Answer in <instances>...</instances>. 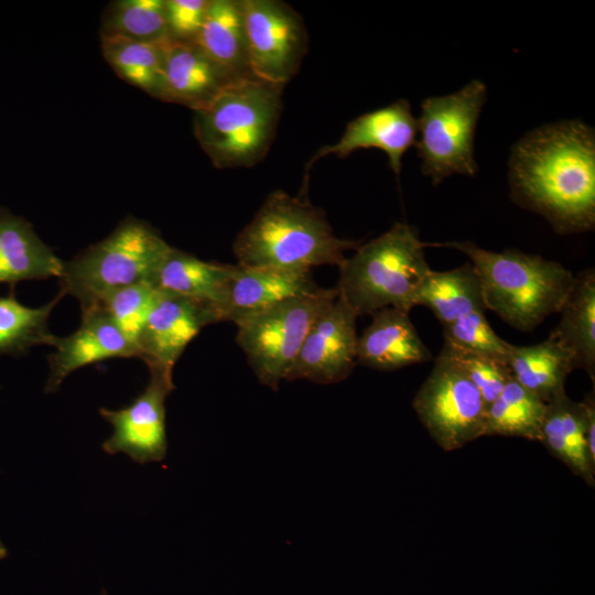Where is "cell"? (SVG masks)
Segmentation results:
<instances>
[{
  "mask_svg": "<svg viewBox=\"0 0 595 595\" xmlns=\"http://www.w3.org/2000/svg\"><path fill=\"white\" fill-rule=\"evenodd\" d=\"M586 411V443L588 454L593 463H595V397L594 390L586 394L583 400Z\"/></svg>",
  "mask_w": 595,
  "mask_h": 595,
  "instance_id": "34",
  "label": "cell"
},
{
  "mask_svg": "<svg viewBox=\"0 0 595 595\" xmlns=\"http://www.w3.org/2000/svg\"><path fill=\"white\" fill-rule=\"evenodd\" d=\"M510 197L559 235L595 226V131L577 119L534 128L511 148Z\"/></svg>",
  "mask_w": 595,
  "mask_h": 595,
  "instance_id": "1",
  "label": "cell"
},
{
  "mask_svg": "<svg viewBox=\"0 0 595 595\" xmlns=\"http://www.w3.org/2000/svg\"><path fill=\"white\" fill-rule=\"evenodd\" d=\"M165 15L174 42L193 43L205 21L209 0H164Z\"/></svg>",
  "mask_w": 595,
  "mask_h": 595,
  "instance_id": "33",
  "label": "cell"
},
{
  "mask_svg": "<svg viewBox=\"0 0 595 595\" xmlns=\"http://www.w3.org/2000/svg\"><path fill=\"white\" fill-rule=\"evenodd\" d=\"M424 246L413 227L394 224L379 237L360 244L338 267V295L358 316L386 307L409 313L415 306L418 289L432 270Z\"/></svg>",
  "mask_w": 595,
  "mask_h": 595,
  "instance_id": "5",
  "label": "cell"
},
{
  "mask_svg": "<svg viewBox=\"0 0 595 595\" xmlns=\"http://www.w3.org/2000/svg\"><path fill=\"white\" fill-rule=\"evenodd\" d=\"M486 99V84L473 79L457 91L421 102L414 145L421 171L433 185L455 174H477L475 132Z\"/></svg>",
  "mask_w": 595,
  "mask_h": 595,
  "instance_id": "7",
  "label": "cell"
},
{
  "mask_svg": "<svg viewBox=\"0 0 595 595\" xmlns=\"http://www.w3.org/2000/svg\"><path fill=\"white\" fill-rule=\"evenodd\" d=\"M158 293L150 282L142 281L108 292L93 306L101 307L137 347L139 335Z\"/></svg>",
  "mask_w": 595,
  "mask_h": 595,
  "instance_id": "30",
  "label": "cell"
},
{
  "mask_svg": "<svg viewBox=\"0 0 595 595\" xmlns=\"http://www.w3.org/2000/svg\"><path fill=\"white\" fill-rule=\"evenodd\" d=\"M558 325L550 335L573 355L575 367L595 381V271H580L561 309Z\"/></svg>",
  "mask_w": 595,
  "mask_h": 595,
  "instance_id": "22",
  "label": "cell"
},
{
  "mask_svg": "<svg viewBox=\"0 0 595 595\" xmlns=\"http://www.w3.org/2000/svg\"><path fill=\"white\" fill-rule=\"evenodd\" d=\"M172 43V42H171ZM167 44L101 34L102 54L119 77L161 99Z\"/></svg>",
  "mask_w": 595,
  "mask_h": 595,
  "instance_id": "26",
  "label": "cell"
},
{
  "mask_svg": "<svg viewBox=\"0 0 595 595\" xmlns=\"http://www.w3.org/2000/svg\"><path fill=\"white\" fill-rule=\"evenodd\" d=\"M337 295L336 288H321L235 322L236 343L260 383L275 390L286 378L315 317Z\"/></svg>",
  "mask_w": 595,
  "mask_h": 595,
  "instance_id": "8",
  "label": "cell"
},
{
  "mask_svg": "<svg viewBox=\"0 0 595 595\" xmlns=\"http://www.w3.org/2000/svg\"><path fill=\"white\" fill-rule=\"evenodd\" d=\"M321 290L311 270H290L229 264L218 304L217 323H235L242 316L264 310L286 299Z\"/></svg>",
  "mask_w": 595,
  "mask_h": 595,
  "instance_id": "14",
  "label": "cell"
},
{
  "mask_svg": "<svg viewBox=\"0 0 595 595\" xmlns=\"http://www.w3.org/2000/svg\"><path fill=\"white\" fill-rule=\"evenodd\" d=\"M440 355L458 367L478 388L486 407L512 378L507 360L444 342Z\"/></svg>",
  "mask_w": 595,
  "mask_h": 595,
  "instance_id": "31",
  "label": "cell"
},
{
  "mask_svg": "<svg viewBox=\"0 0 595 595\" xmlns=\"http://www.w3.org/2000/svg\"><path fill=\"white\" fill-rule=\"evenodd\" d=\"M412 405L430 436L445 452L485 436L487 407L480 391L440 354Z\"/></svg>",
  "mask_w": 595,
  "mask_h": 595,
  "instance_id": "9",
  "label": "cell"
},
{
  "mask_svg": "<svg viewBox=\"0 0 595 595\" xmlns=\"http://www.w3.org/2000/svg\"><path fill=\"white\" fill-rule=\"evenodd\" d=\"M217 323L212 307L159 291L139 335V358L149 370L173 378V368L186 346L209 324Z\"/></svg>",
  "mask_w": 595,
  "mask_h": 595,
  "instance_id": "13",
  "label": "cell"
},
{
  "mask_svg": "<svg viewBox=\"0 0 595 595\" xmlns=\"http://www.w3.org/2000/svg\"><path fill=\"white\" fill-rule=\"evenodd\" d=\"M506 360L512 378L545 403L565 393L566 378L576 369L571 351L551 335L531 346L508 344Z\"/></svg>",
  "mask_w": 595,
  "mask_h": 595,
  "instance_id": "21",
  "label": "cell"
},
{
  "mask_svg": "<svg viewBox=\"0 0 595 595\" xmlns=\"http://www.w3.org/2000/svg\"><path fill=\"white\" fill-rule=\"evenodd\" d=\"M7 556H8V550L0 539V560L6 559Z\"/></svg>",
  "mask_w": 595,
  "mask_h": 595,
  "instance_id": "35",
  "label": "cell"
},
{
  "mask_svg": "<svg viewBox=\"0 0 595 595\" xmlns=\"http://www.w3.org/2000/svg\"><path fill=\"white\" fill-rule=\"evenodd\" d=\"M194 43L232 78L255 77L248 62L240 0H209Z\"/></svg>",
  "mask_w": 595,
  "mask_h": 595,
  "instance_id": "23",
  "label": "cell"
},
{
  "mask_svg": "<svg viewBox=\"0 0 595 595\" xmlns=\"http://www.w3.org/2000/svg\"><path fill=\"white\" fill-rule=\"evenodd\" d=\"M356 311L340 296L312 323L285 380L331 385L346 379L356 366Z\"/></svg>",
  "mask_w": 595,
  "mask_h": 595,
  "instance_id": "11",
  "label": "cell"
},
{
  "mask_svg": "<svg viewBox=\"0 0 595 595\" xmlns=\"http://www.w3.org/2000/svg\"><path fill=\"white\" fill-rule=\"evenodd\" d=\"M47 357L50 375L45 391L55 392L73 371L110 358H139L137 347L99 306L82 311V323L71 335L57 338Z\"/></svg>",
  "mask_w": 595,
  "mask_h": 595,
  "instance_id": "16",
  "label": "cell"
},
{
  "mask_svg": "<svg viewBox=\"0 0 595 595\" xmlns=\"http://www.w3.org/2000/svg\"><path fill=\"white\" fill-rule=\"evenodd\" d=\"M429 307L447 325L473 311H486L479 278L470 262L448 271L431 270L415 295V306Z\"/></svg>",
  "mask_w": 595,
  "mask_h": 595,
  "instance_id": "25",
  "label": "cell"
},
{
  "mask_svg": "<svg viewBox=\"0 0 595 595\" xmlns=\"http://www.w3.org/2000/svg\"><path fill=\"white\" fill-rule=\"evenodd\" d=\"M371 316V323L357 338V364L375 370L392 371L432 359L409 313L386 307Z\"/></svg>",
  "mask_w": 595,
  "mask_h": 595,
  "instance_id": "17",
  "label": "cell"
},
{
  "mask_svg": "<svg viewBox=\"0 0 595 595\" xmlns=\"http://www.w3.org/2000/svg\"><path fill=\"white\" fill-rule=\"evenodd\" d=\"M251 74L284 86L299 71L307 51L300 14L279 0H240Z\"/></svg>",
  "mask_w": 595,
  "mask_h": 595,
  "instance_id": "10",
  "label": "cell"
},
{
  "mask_svg": "<svg viewBox=\"0 0 595 595\" xmlns=\"http://www.w3.org/2000/svg\"><path fill=\"white\" fill-rule=\"evenodd\" d=\"M545 448L588 486L595 484V463L586 443V411L583 401L563 393L547 403L540 441Z\"/></svg>",
  "mask_w": 595,
  "mask_h": 595,
  "instance_id": "20",
  "label": "cell"
},
{
  "mask_svg": "<svg viewBox=\"0 0 595 595\" xmlns=\"http://www.w3.org/2000/svg\"><path fill=\"white\" fill-rule=\"evenodd\" d=\"M63 294L40 307L21 304L12 289L0 298V356H20L39 345L54 346L57 342L48 329V317Z\"/></svg>",
  "mask_w": 595,
  "mask_h": 595,
  "instance_id": "28",
  "label": "cell"
},
{
  "mask_svg": "<svg viewBox=\"0 0 595 595\" xmlns=\"http://www.w3.org/2000/svg\"><path fill=\"white\" fill-rule=\"evenodd\" d=\"M360 242L338 238L324 212L306 196L278 190L269 194L234 242L239 264L290 270L337 266Z\"/></svg>",
  "mask_w": 595,
  "mask_h": 595,
  "instance_id": "2",
  "label": "cell"
},
{
  "mask_svg": "<svg viewBox=\"0 0 595 595\" xmlns=\"http://www.w3.org/2000/svg\"><path fill=\"white\" fill-rule=\"evenodd\" d=\"M99 595H107L104 591Z\"/></svg>",
  "mask_w": 595,
  "mask_h": 595,
  "instance_id": "36",
  "label": "cell"
},
{
  "mask_svg": "<svg viewBox=\"0 0 595 595\" xmlns=\"http://www.w3.org/2000/svg\"><path fill=\"white\" fill-rule=\"evenodd\" d=\"M170 248L148 223L128 217L104 240L64 263L60 292L88 309L112 290L151 282Z\"/></svg>",
  "mask_w": 595,
  "mask_h": 595,
  "instance_id": "6",
  "label": "cell"
},
{
  "mask_svg": "<svg viewBox=\"0 0 595 595\" xmlns=\"http://www.w3.org/2000/svg\"><path fill=\"white\" fill-rule=\"evenodd\" d=\"M442 327L444 342L506 360L509 343L490 327L485 311H473Z\"/></svg>",
  "mask_w": 595,
  "mask_h": 595,
  "instance_id": "32",
  "label": "cell"
},
{
  "mask_svg": "<svg viewBox=\"0 0 595 595\" xmlns=\"http://www.w3.org/2000/svg\"><path fill=\"white\" fill-rule=\"evenodd\" d=\"M433 246L466 255L479 278L486 310L521 332H532L558 313L574 282L569 269L539 255L515 249L490 251L472 241Z\"/></svg>",
  "mask_w": 595,
  "mask_h": 595,
  "instance_id": "3",
  "label": "cell"
},
{
  "mask_svg": "<svg viewBox=\"0 0 595 595\" xmlns=\"http://www.w3.org/2000/svg\"><path fill=\"white\" fill-rule=\"evenodd\" d=\"M101 34L153 44L174 42L167 28L164 0L117 1L106 14Z\"/></svg>",
  "mask_w": 595,
  "mask_h": 595,
  "instance_id": "29",
  "label": "cell"
},
{
  "mask_svg": "<svg viewBox=\"0 0 595 595\" xmlns=\"http://www.w3.org/2000/svg\"><path fill=\"white\" fill-rule=\"evenodd\" d=\"M282 88L244 78L194 111L195 137L216 167H249L266 156L281 116Z\"/></svg>",
  "mask_w": 595,
  "mask_h": 595,
  "instance_id": "4",
  "label": "cell"
},
{
  "mask_svg": "<svg viewBox=\"0 0 595 595\" xmlns=\"http://www.w3.org/2000/svg\"><path fill=\"white\" fill-rule=\"evenodd\" d=\"M228 271L229 264L204 261L171 246L150 283L158 291L193 300L215 313Z\"/></svg>",
  "mask_w": 595,
  "mask_h": 595,
  "instance_id": "24",
  "label": "cell"
},
{
  "mask_svg": "<svg viewBox=\"0 0 595 595\" xmlns=\"http://www.w3.org/2000/svg\"><path fill=\"white\" fill-rule=\"evenodd\" d=\"M64 263L25 219L0 210V283L60 278Z\"/></svg>",
  "mask_w": 595,
  "mask_h": 595,
  "instance_id": "19",
  "label": "cell"
},
{
  "mask_svg": "<svg viewBox=\"0 0 595 595\" xmlns=\"http://www.w3.org/2000/svg\"><path fill=\"white\" fill-rule=\"evenodd\" d=\"M173 389L172 378L150 370L149 383L129 405L101 408L100 415L113 428L102 450L111 455L125 453L139 464L163 461L167 450L165 399Z\"/></svg>",
  "mask_w": 595,
  "mask_h": 595,
  "instance_id": "12",
  "label": "cell"
},
{
  "mask_svg": "<svg viewBox=\"0 0 595 595\" xmlns=\"http://www.w3.org/2000/svg\"><path fill=\"white\" fill-rule=\"evenodd\" d=\"M415 140L416 118L410 102L399 99L349 121L340 139L321 148L307 162L306 169L327 155L346 158L356 150L374 148L386 153L390 169L399 175L402 158Z\"/></svg>",
  "mask_w": 595,
  "mask_h": 595,
  "instance_id": "15",
  "label": "cell"
},
{
  "mask_svg": "<svg viewBox=\"0 0 595 595\" xmlns=\"http://www.w3.org/2000/svg\"><path fill=\"white\" fill-rule=\"evenodd\" d=\"M240 80V79H239ZM237 79L213 62L194 42L166 47L162 100L198 110Z\"/></svg>",
  "mask_w": 595,
  "mask_h": 595,
  "instance_id": "18",
  "label": "cell"
},
{
  "mask_svg": "<svg viewBox=\"0 0 595 595\" xmlns=\"http://www.w3.org/2000/svg\"><path fill=\"white\" fill-rule=\"evenodd\" d=\"M545 408V402L511 378L487 408L485 436L540 441Z\"/></svg>",
  "mask_w": 595,
  "mask_h": 595,
  "instance_id": "27",
  "label": "cell"
}]
</instances>
